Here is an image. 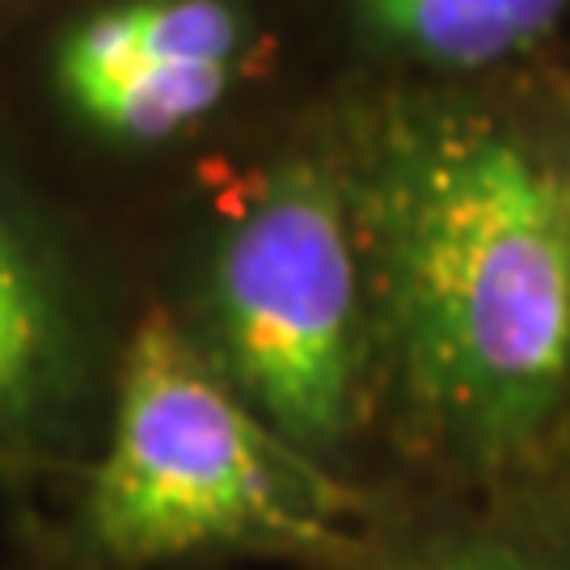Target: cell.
<instances>
[{"label": "cell", "mask_w": 570, "mask_h": 570, "mask_svg": "<svg viewBox=\"0 0 570 570\" xmlns=\"http://www.w3.org/2000/svg\"><path fill=\"white\" fill-rule=\"evenodd\" d=\"M0 570H98V567L72 558L51 537V529L42 524L39 515H26L18 529V546L9 550V558H0Z\"/></svg>", "instance_id": "obj_8"}, {"label": "cell", "mask_w": 570, "mask_h": 570, "mask_svg": "<svg viewBox=\"0 0 570 570\" xmlns=\"http://www.w3.org/2000/svg\"><path fill=\"white\" fill-rule=\"evenodd\" d=\"M127 322L98 225L0 140V482H72Z\"/></svg>", "instance_id": "obj_5"}, {"label": "cell", "mask_w": 570, "mask_h": 570, "mask_svg": "<svg viewBox=\"0 0 570 570\" xmlns=\"http://www.w3.org/2000/svg\"><path fill=\"white\" fill-rule=\"evenodd\" d=\"M330 136L372 279L376 414L449 487H524L570 402V169L444 89H393Z\"/></svg>", "instance_id": "obj_1"}, {"label": "cell", "mask_w": 570, "mask_h": 570, "mask_svg": "<svg viewBox=\"0 0 570 570\" xmlns=\"http://www.w3.org/2000/svg\"><path fill=\"white\" fill-rule=\"evenodd\" d=\"M174 313L266 428L343 473L376 419V313L330 131L233 195L199 254L190 313Z\"/></svg>", "instance_id": "obj_3"}, {"label": "cell", "mask_w": 570, "mask_h": 570, "mask_svg": "<svg viewBox=\"0 0 570 570\" xmlns=\"http://www.w3.org/2000/svg\"><path fill=\"white\" fill-rule=\"evenodd\" d=\"M326 570H570V562L553 550L524 482L456 490L431 508L372 503L360 541Z\"/></svg>", "instance_id": "obj_7"}, {"label": "cell", "mask_w": 570, "mask_h": 570, "mask_svg": "<svg viewBox=\"0 0 570 570\" xmlns=\"http://www.w3.org/2000/svg\"><path fill=\"white\" fill-rule=\"evenodd\" d=\"M258 47L245 0H51L0 39V140L77 207L220 119Z\"/></svg>", "instance_id": "obj_4"}, {"label": "cell", "mask_w": 570, "mask_h": 570, "mask_svg": "<svg viewBox=\"0 0 570 570\" xmlns=\"http://www.w3.org/2000/svg\"><path fill=\"white\" fill-rule=\"evenodd\" d=\"M42 4H51V0H0V39H4L18 21H26L30 13H39Z\"/></svg>", "instance_id": "obj_9"}, {"label": "cell", "mask_w": 570, "mask_h": 570, "mask_svg": "<svg viewBox=\"0 0 570 570\" xmlns=\"http://www.w3.org/2000/svg\"><path fill=\"white\" fill-rule=\"evenodd\" d=\"M68 487V511L42 524L98 570H326L376 503L266 428L165 301L131 308L102 435Z\"/></svg>", "instance_id": "obj_2"}, {"label": "cell", "mask_w": 570, "mask_h": 570, "mask_svg": "<svg viewBox=\"0 0 570 570\" xmlns=\"http://www.w3.org/2000/svg\"><path fill=\"white\" fill-rule=\"evenodd\" d=\"M355 51L397 89L487 81L541 56L570 0H343Z\"/></svg>", "instance_id": "obj_6"}]
</instances>
